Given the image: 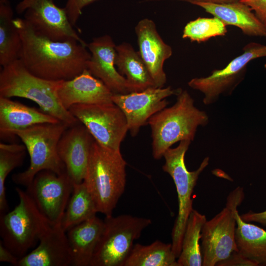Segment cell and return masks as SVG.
<instances>
[{"mask_svg":"<svg viewBox=\"0 0 266 266\" xmlns=\"http://www.w3.org/2000/svg\"><path fill=\"white\" fill-rule=\"evenodd\" d=\"M14 24L22 40L19 59L33 74L48 80H66L87 69L91 58L87 45L75 40L50 39L36 33L23 18H14Z\"/></svg>","mask_w":266,"mask_h":266,"instance_id":"obj_1","label":"cell"},{"mask_svg":"<svg viewBox=\"0 0 266 266\" xmlns=\"http://www.w3.org/2000/svg\"><path fill=\"white\" fill-rule=\"evenodd\" d=\"M175 103L153 115L148 124L151 130L152 155L161 159L176 142L194 139L197 129L209 123L207 113L194 105V100L186 90L176 95Z\"/></svg>","mask_w":266,"mask_h":266,"instance_id":"obj_2","label":"cell"},{"mask_svg":"<svg viewBox=\"0 0 266 266\" xmlns=\"http://www.w3.org/2000/svg\"><path fill=\"white\" fill-rule=\"evenodd\" d=\"M126 165L120 151L108 148L95 140L83 181L98 212L105 217L112 215L125 191Z\"/></svg>","mask_w":266,"mask_h":266,"instance_id":"obj_3","label":"cell"},{"mask_svg":"<svg viewBox=\"0 0 266 266\" xmlns=\"http://www.w3.org/2000/svg\"><path fill=\"white\" fill-rule=\"evenodd\" d=\"M61 81L45 79L33 74L18 59L2 67L0 97L30 100L45 112L71 126L79 121L59 100L57 90Z\"/></svg>","mask_w":266,"mask_h":266,"instance_id":"obj_4","label":"cell"},{"mask_svg":"<svg viewBox=\"0 0 266 266\" xmlns=\"http://www.w3.org/2000/svg\"><path fill=\"white\" fill-rule=\"evenodd\" d=\"M69 126L63 122L36 124L12 132V137L17 136L25 146L30 158L28 168L12 175L13 181L27 187L35 176L44 170L57 174L66 171L58 152V144L65 131Z\"/></svg>","mask_w":266,"mask_h":266,"instance_id":"obj_5","label":"cell"},{"mask_svg":"<svg viewBox=\"0 0 266 266\" xmlns=\"http://www.w3.org/2000/svg\"><path fill=\"white\" fill-rule=\"evenodd\" d=\"M15 191L19 202L12 211L0 214V234L3 245L20 259L53 225L27 191L19 187Z\"/></svg>","mask_w":266,"mask_h":266,"instance_id":"obj_6","label":"cell"},{"mask_svg":"<svg viewBox=\"0 0 266 266\" xmlns=\"http://www.w3.org/2000/svg\"><path fill=\"white\" fill-rule=\"evenodd\" d=\"M191 142L188 140H182L175 148L168 149L163 156L165 163L163 169L172 178L178 196V212L171 233L172 249L177 259L181 253L187 220L193 210L192 195L200 175L209 161V158L205 157L196 170L189 171L185 156Z\"/></svg>","mask_w":266,"mask_h":266,"instance_id":"obj_7","label":"cell"},{"mask_svg":"<svg viewBox=\"0 0 266 266\" xmlns=\"http://www.w3.org/2000/svg\"><path fill=\"white\" fill-rule=\"evenodd\" d=\"M103 221V229L90 266H123L134 241L151 224V220L124 214L105 217Z\"/></svg>","mask_w":266,"mask_h":266,"instance_id":"obj_8","label":"cell"},{"mask_svg":"<svg viewBox=\"0 0 266 266\" xmlns=\"http://www.w3.org/2000/svg\"><path fill=\"white\" fill-rule=\"evenodd\" d=\"M244 198L243 188L237 187L228 196L226 207L204 224L201 237L202 266H216L233 252L237 251L234 209L240 205Z\"/></svg>","mask_w":266,"mask_h":266,"instance_id":"obj_9","label":"cell"},{"mask_svg":"<svg viewBox=\"0 0 266 266\" xmlns=\"http://www.w3.org/2000/svg\"><path fill=\"white\" fill-rule=\"evenodd\" d=\"M242 50L241 55L224 68L214 69L207 76L194 78L188 82L190 88L203 94L204 104L215 103L221 96L231 95L244 80L248 64L253 60L266 57V45L252 42Z\"/></svg>","mask_w":266,"mask_h":266,"instance_id":"obj_10","label":"cell"},{"mask_svg":"<svg viewBox=\"0 0 266 266\" xmlns=\"http://www.w3.org/2000/svg\"><path fill=\"white\" fill-rule=\"evenodd\" d=\"M68 111L85 126L96 141L110 149L120 151L129 129L125 115L116 104L113 102L76 104Z\"/></svg>","mask_w":266,"mask_h":266,"instance_id":"obj_11","label":"cell"},{"mask_svg":"<svg viewBox=\"0 0 266 266\" xmlns=\"http://www.w3.org/2000/svg\"><path fill=\"white\" fill-rule=\"evenodd\" d=\"M16 11L43 36L55 41L75 40L87 45L70 23L65 8L57 6L53 0H22Z\"/></svg>","mask_w":266,"mask_h":266,"instance_id":"obj_12","label":"cell"},{"mask_svg":"<svg viewBox=\"0 0 266 266\" xmlns=\"http://www.w3.org/2000/svg\"><path fill=\"white\" fill-rule=\"evenodd\" d=\"M73 183L66 172L61 174L44 170L27 187V192L52 225L61 223L70 198Z\"/></svg>","mask_w":266,"mask_h":266,"instance_id":"obj_13","label":"cell"},{"mask_svg":"<svg viewBox=\"0 0 266 266\" xmlns=\"http://www.w3.org/2000/svg\"><path fill=\"white\" fill-rule=\"evenodd\" d=\"M181 89L170 86L151 87L139 92L113 94L112 100L123 112L129 131L134 136L142 126L148 124L150 117L166 108L168 103L166 98L176 96Z\"/></svg>","mask_w":266,"mask_h":266,"instance_id":"obj_14","label":"cell"},{"mask_svg":"<svg viewBox=\"0 0 266 266\" xmlns=\"http://www.w3.org/2000/svg\"><path fill=\"white\" fill-rule=\"evenodd\" d=\"M79 122L65 131L58 144L59 156L73 184L84 181L95 140L85 126Z\"/></svg>","mask_w":266,"mask_h":266,"instance_id":"obj_15","label":"cell"},{"mask_svg":"<svg viewBox=\"0 0 266 266\" xmlns=\"http://www.w3.org/2000/svg\"><path fill=\"white\" fill-rule=\"evenodd\" d=\"M87 47L91 53L87 69L92 75L101 80L113 94L136 92L115 67L116 45L110 35L94 38Z\"/></svg>","mask_w":266,"mask_h":266,"instance_id":"obj_16","label":"cell"},{"mask_svg":"<svg viewBox=\"0 0 266 266\" xmlns=\"http://www.w3.org/2000/svg\"><path fill=\"white\" fill-rule=\"evenodd\" d=\"M135 32L138 52L156 87H164L166 81L164 65L172 54L171 47L164 41L151 19L140 20L135 27Z\"/></svg>","mask_w":266,"mask_h":266,"instance_id":"obj_17","label":"cell"},{"mask_svg":"<svg viewBox=\"0 0 266 266\" xmlns=\"http://www.w3.org/2000/svg\"><path fill=\"white\" fill-rule=\"evenodd\" d=\"M113 93L87 69L74 78L61 80L57 95L66 109L76 104H101L113 102Z\"/></svg>","mask_w":266,"mask_h":266,"instance_id":"obj_18","label":"cell"},{"mask_svg":"<svg viewBox=\"0 0 266 266\" xmlns=\"http://www.w3.org/2000/svg\"><path fill=\"white\" fill-rule=\"evenodd\" d=\"M71 263L67 235L60 223L52 226L38 246L20 259L17 266H69Z\"/></svg>","mask_w":266,"mask_h":266,"instance_id":"obj_19","label":"cell"},{"mask_svg":"<svg viewBox=\"0 0 266 266\" xmlns=\"http://www.w3.org/2000/svg\"><path fill=\"white\" fill-rule=\"evenodd\" d=\"M61 122L43 111L14 101L10 98L0 97V136L2 139L12 138L13 131L23 130L42 123Z\"/></svg>","mask_w":266,"mask_h":266,"instance_id":"obj_20","label":"cell"},{"mask_svg":"<svg viewBox=\"0 0 266 266\" xmlns=\"http://www.w3.org/2000/svg\"><path fill=\"white\" fill-rule=\"evenodd\" d=\"M226 26L238 28L245 35L266 38V26L257 18L251 8L240 1L227 3L195 2Z\"/></svg>","mask_w":266,"mask_h":266,"instance_id":"obj_21","label":"cell"},{"mask_svg":"<svg viewBox=\"0 0 266 266\" xmlns=\"http://www.w3.org/2000/svg\"><path fill=\"white\" fill-rule=\"evenodd\" d=\"M104 221L96 215L67 231L72 266H90Z\"/></svg>","mask_w":266,"mask_h":266,"instance_id":"obj_22","label":"cell"},{"mask_svg":"<svg viewBox=\"0 0 266 266\" xmlns=\"http://www.w3.org/2000/svg\"><path fill=\"white\" fill-rule=\"evenodd\" d=\"M238 206L234 209L237 251L258 266H266V231L244 221L238 214Z\"/></svg>","mask_w":266,"mask_h":266,"instance_id":"obj_23","label":"cell"},{"mask_svg":"<svg viewBox=\"0 0 266 266\" xmlns=\"http://www.w3.org/2000/svg\"><path fill=\"white\" fill-rule=\"evenodd\" d=\"M115 64L119 72L125 75L136 92L156 87L138 51L131 44L123 42L116 45Z\"/></svg>","mask_w":266,"mask_h":266,"instance_id":"obj_24","label":"cell"},{"mask_svg":"<svg viewBox=\"0 0 266 266\" xmlns=\"http://www.w3.org/2000/svg\"><path fill=\"white\" fill-rule=\"evenodd\" d=\"M9 0L0 1V65L4 66L19 59L22 40L14 24Z\"/></svg>","mask_w":266,"mask_h":266,"instance_id":"obj_25","label":"cell"},{"mask_svg":"<svg viewBox=\"0 0 266 266\" xmlns=\"http://www.w3.org/2000/svg\"><path fill=\"white\" fill-rule=\"evenodd\" d=\"M176 259L171 243L157 240L148 245H134L123 266H179Z\"/></svg>","mask_w":266,"mask_h":266,"instance_id":"obj_26","label":"cell"},{"mask_svg":"<svg viewBox=\"0 0 266 266\" xmlns=\"http://www.w3.org/2000/svg\"><path fill=\"white\" fill-rule=\"evenodd\" d=\"M206 221L204 215L193 209L185 228L181 253L177 261L179 266H201L202 256L200 240L201 230Z\"/></svg>","mask_w":266,"mask_h":266,"instance_id":"obj_27","label":"cell"},{"mask_svg":"<svg viewBox=\"0 0 266 266\" xmlns=\"http://www.w3.org/2000/svg\"><path fill=\"white\" fill-rule=\"evenodd\" d=\"M95 203L84 181L73 184L72 192L61 222L66 232L95 216Z\"/></svg>","mask_w":266,"mask_h":266,"instance_id":"obj_28","label":"cell"},{"mask_svg":"<svg viewBox=\"0 0 266 266\" xmlns=\"http://www.w3.org/2000/svg\"><path fill=\"white\" fill-rule=\"evenodd\" d=\"M24 145L0 143V211H7L5 182L9 173L22 165L26 154Z\"/></svg>","mask_w":266,"mask_h":266,"instance_id":"obj_29","label":"cell"},{"mask_svg":"<svg viewBox=\"0 0 266 266\" xmlns=\"http://www.w3.org/2000/svg\"><path fill=\"white\" fill-rule=\"evenodd\" d=\"M227 33L226 26L218 18L199 17L185 25L182 36L192 42L201 43L214 37L224 36Z\"/></svg>","mask_w":266,"mask_h":266,"instance_id":"obj_30","label":"cell"},{"mask_svg":"<svg viewBox=\"0 0 266 266\" xmlns=\"http://www.w3.org/2000/svg\"><path fill=\"white\" fill-rule=\"evenodd\" d=\"M98 0H67L64 7L71 25L75 26L83 9Z\"/></svg>","mask_w":266,"mask_h":266,"instance_id":"obj_31","label":"cell"},{"mask_svg":"<svg viewBox=\"0 0 266 266\" xmlns=\"http://www.w3.org/2000/svg\"><path fill=\"white\" fill-rule=\"evenodd\" d=\"M217 266H258L254 262L243 256L238 251L233 252L227 259L219 262Z\"/></svg>","mask_w":266,"mask_h":266,"instance_id":"obj_32","label":"cell"},{"mask_svg":"<svg viewBox=\"0 0 266 266\" xmlns=\"http://www.w3.org/2000/svg\"><path fill=\"white\" fill-rule=\"evenodd\" d=\"M239 1L249 6L266 26V0H239Z\"/></svg>","mask_w":266,"mask_h":266,"instance_id":"obj_33","label":"cell"},{"mask_svg":"<svg viewBox=\"0 0 266 266\" xmlns=\"http://www.w3.org/2000/svg\"><path fill=\"white\" fill-rule=\"evenodd\" d=\"M240 216L246 222H256L266 227V210L260 212L249 211L241 214Z\"/></svg>","mask_w":266,"mask_h":266,"instance_id":"obj_34","label":"cell"},{"mask_svg":"<svg viewBox=\"0 0 266 266\" xmlns=\"http://www.w3.org/2000/svg\"><path fill=\"white\" fill-rule=\"evenodd\" d=\"M19 260L18 258L0 241V262L9 263L17 266Z\"/></svg>","mask_w":266,"mask_h":266,"instance_id":"obj_35","label":"cell"},{"mask_svg":"<svg viewBox=\"0 0 266 266\" xmlns=\"http://www.w3.org/2000/svg\"><path fill=\"white\" fill-rule=\"evenodd\" d=\"M189 2L193 4L195 2H209L214 3H227L239 1V0H177Z\"/></svg>","mask_w":266,"mask_h":266,"instance_id":"obj_36","label":"cell"}]
</instances>
